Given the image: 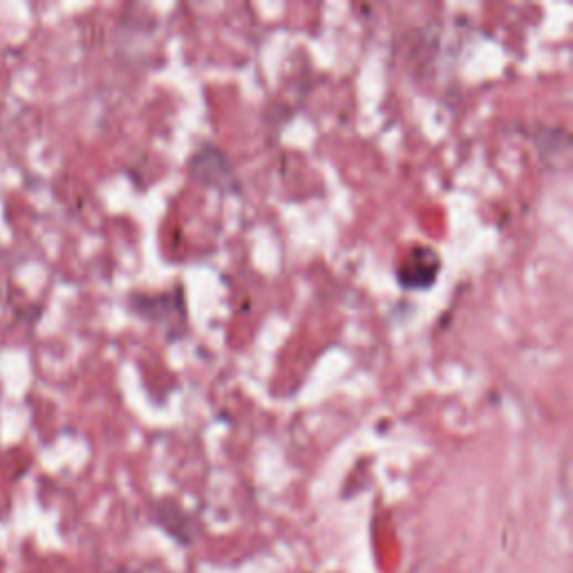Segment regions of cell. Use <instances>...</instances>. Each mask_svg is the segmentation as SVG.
Listing matches in <instances>:
<instances>
[{
    "mask_svg": "<svg viewBox=\"0 0 573 573\" xmlns=\"http://www.w3.org/2000/svg\"><path fill=\"white\" fill-rule=\"evenodd\" d=\"M130 307L146 321L162 325L166 338L171 341L182 338L189 327V309H186V291L182 285H175L162 294H133Z\"/></svg>",
    "mask_w": 573,
    "mask_h": 573,
    "instance_id": "cell-1",
    "label": "cell"
},
{
    "mask_svg": "<svg viewBox=\"0 0 573 573\" xmlns=\"http://www.w3.org/2000/svg\"><path fill=\"white\" fill-rule=\"evenodd\" d=\"M189 166L195 182L209 186V189L218 193H240L236 168H233L227 153L218 146L204 144L202 148H197Z\"/></svg>",
    "mask_w": 573,
    "mask_h": 573,
    "instance_id": "cell-2",
    "label": "cell"
},
{
    "mask_svg": "<svg viewBox=\"0 0 573 573\" xmlns=\"http://www.w3.org/2000/svg\"><path fill=\"white\" fill-rule=\"evenodd\" d=\"M441 274V256L432 247H415L397 269V280L408 291H426Z\"/></svg>",
    "mask_w": 573,
    "mask_h": 573,
    "instance_id": "cell-3",
    "label": "cell"
}]
</instances>
